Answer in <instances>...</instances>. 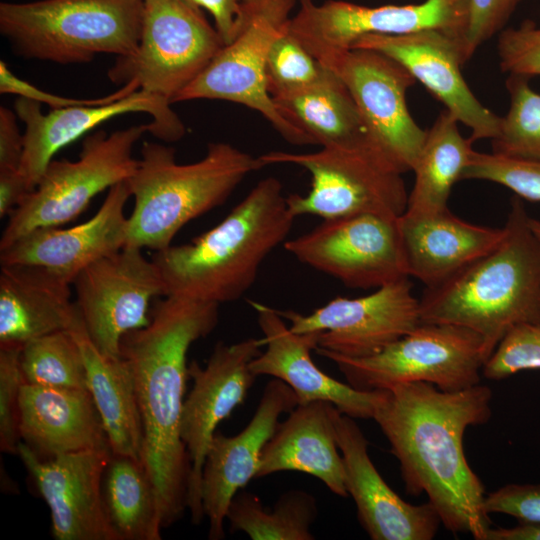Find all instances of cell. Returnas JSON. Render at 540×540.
<instances>
[{
	"label": "cell",
	"instance_id": "6da1fadb",
	"mask_svg": "<svg viewBox=\"0 0 540 540\" xmlns=\"http://www.w3.org/2000/svg\"><path fill=\"white\" fill-rule=\"evenodd\" d=\"M373 418L400 464L406 493H425L441 524L485 540L491 519L485 489L464 452L468 427L491 417L492 391L480 383L446 392L427 382L381 389Z\"/></svg>",
	"mask_w": 540,
	"mask_h": 540
},
{
	"label": "cell",
	"instance_id": "7a4b0ae2",
	"mask_svg": "<svg viewBox=\"0 0 540 540\" xmlns=\"http://www.w3.org/2000/svg\"><path fill=\"white\" fill-rule=\"evenodd\" d=\"M216 303L166 295L150 321L125 334L120 357L133 374L143 427L141 463L157 495L162 527L187 509L190 459L180 436L190 346L218 323Z\"/></svg>",
	"mask_w": 540,
	"mask_h": 540
},
{
	"label": "cell",
	"instance_id": "3957f363",
	"mask_svg": "<svg viewBox=\"0 0 540 540\" xmlns=\"http://www.w3.org/2000/svg\"><path fill=\"white\" fill-rule=\"evenodd\" d=\"M513 198L496 248L443 283L425 288L421 322L453 324L481 336L487 359L515 326L540 324V239Z\"/></svg>",
	"mask_w": 540,
	"mask_h": 540
},
{
	"label": "cell",
	"instance_id": "277c9868",
	"mask_svg": "<svg viewBox=\"0 0 540 540\" xmlns=\"http://www.w3.org/2000/svg\"><path fill=\"white\" fill-rule=\"evenodd\" d=\"M294 219L280 181H259L215 227L190 243L155 251L166 295L218 305L239 299L266 257L285 242Z\"/></svg>",
	"mask_w": 540,
	"mask_h": 540
},
{
	"label": "cell",
	"instance_id": "5b68a950",
	"mask_svg": "<svg viewBox=\"0 0 540 540\" xmlns=\"http://www.w3.org/2000/svg\"><path fill=\"white\" fill-rule=\"evenodd\" d=\"M258 157L216 142L193 163L176 162L173 148L145 142L127 180L134 208L128 216L126 245L160 251L172 245L191 220L222 205L250 173L262 168Z\"/></svg>",
	"mask_w": 540,
	"mask_h": 540
},
{
	"label": "cell",
	"instance_id": "8992f818",
	"mask_svg": "<svg viewBox=\"0 0 540 540\" xmlns=\"http://www.w3.org/2000/svg\"><path fill=\"white\" fill-rule=\"evenodd\" d=\"M144 0H38L0 4V31L29 59L85 63L99 54L132 55Z\"/></svg>",
	"mask_w": 540,
	"mask_h": 540
},
{
	"label": "cell",
	"instance_id": "52a82bcc",
	"mask_svg": "<svg viewBox=\"0 0 540 540\" xmlns=\"http://www.w3.org/2000/svg\"><path fill=\"white\" fill-rule=\"evenodd\" d=\"M262 166L293 164L311 175L306 195L286 197L289 212L336 219L364 213L401 216L408 203L402 172L368 137L309 153L270 151Z\"/></svg>",
	"mask_w": 540,
	"mask_h": 540
},
{
	"label": "cell",
	"instance_id": "ba28073f",
	"mask_svg": "<svg viewBox=\"0 0 540 540\" xmlns=\"http://www.w3.org/2000/svg\"><path fill=\"white\" fill-rule=\"evenodd\" d=\"M146 132H150V124L110 134L100 130L84 139L77 160L53 159L34 190L8 217L0 250L34 229L74 220L96 195L127 181L137 166L134 147Z\"/></svg>",
	"mask_w": 540,
	"mask_h": 540
},
{
	"label": "cell",
	"instance_id": "9c48e42d",
	"mask_svg": "<svg viewBox=\"0 0 540 540\" xmlns=\"http://www.w3.org/2000/svg\"><path fill=\"white\" fill-rule=\"evenodd\" d=\"M333 361L347 383L361 391L427 382L455 392L480 383L487 357L476 332L453 324L421 322L406 336L368 357L317 352Z\"/></svg>",
	"mask_w": 540,
	"mask_h": 540
},
{
	"label": "cell",
	"instance_id": "30bf717a",
	"mask_svg": "<svg viewBox=\"0 0 540 540\" xmlns=\"http://www.w3.org/2000/svg\"><path fill=\"white\" fill-rule=\"evenodd\" d=\"M224 46L201 8L190 0H144L136 51L108 72L115 83L135 81L170 103Z\"/></svg>",
	"mask_w": 540,
	"mask_h": 540
},
{
	"label": "cell",
	"instance_id": "8fae6325",
	"mask_svg": "<svg viewBox=\"0 0 540 540\" xmlns=\"http://www.w3.org/2000/svg\"><path fill=\"white\" fill-rule=\"evenodd\" d=\"M295 0H243L241 28L174 102L223 100L260 113L288 142L311 144L308 137L277 109L268 90L270 48L286 28Z\"/></svg>",
	"mask_w": 540,
	"mask_h": 540
},
{
	"label": "cell",
	"instance_id": "7c38bea8",
	"mask_svg": "<svg viewBox=\"0 0 540 540\" xmlns=\"http://www.w3.org/2000/svg\"><path fill=\"white\" fill-rule=\"evenodd\" d=\"M469 0H424L418 4L369 7L342 0H299L288 31L325 68L363 36L437 30L465 43Z\"/></svg>",
	"mask_w": 540,
	"mask_h": 540
},
{
	"label": "cell",
	"instance_id": "4fadbf2b",
	"mask_svg": "<svg viewBox=\"0 0 540 540\" xmlns=\"http://www.w3.org/2000/svg\"><path fill=\"white\" fill-rule=\"evenodd\" d=\"M142 250L125 245L88 265L73 281L85 331L106 356L120 357L123 336L147 325L151 301L166 295L157 265Z\"/></svg>",
	"mask_w": 540,
	"mask_h": 540
},
{
	"label": "cell",
	"instance_id": "5bb4252c",
	"mask_svg": "<svg viewBox=\"0 0 540 540\" xmlns=\"http://www.w3.org/2000/svg\"><path fill=\"white\" fill-rule=\"evenodd\" d=\"M399 217L364 213L324 219L284 242L301 263L350 288H379L407 276Z\"/></svg>",
	"mask_w": 540,
	"mask_h": 540
},
{
	"label": "cell",
	"instance_id": "9a60e30c",
	"mask_svg": "<svg viewBox=\"0 0 540 540\" xmlns=\"http://www.w3.org/2000/svg\"><path fill=\"white\" fill-rule=\"evenodd\" d=\"M408 276L389 282L366 296L336 297L304 315L279 313L292 332L318 333L316 352L348 358L368 357L409 334L421 323L420 301Z\"/></svg>",
	"mask_w": 540,
	"mask_h": 540
},
{
	"label": "cell",
	"instance_id": "2e32d148",
	"mask_svg": "<svg viewBox=\"0 0 540 540\" xmlns=\"http://www.w3.org/2000/svg\"><path fill=\"white\" fill-rule=\"evenodd\" d=\"M261 339L247 338L225 344L218 342L205 367L195 360L188 364L192 389L184 399L180 436L189 459L187 509L191 520L199 524L204 518L201 501V477L209 444L217 426L244 403L256 376L251 361L261 353Z\"/></svg>",
	"mask_w": 540,
	"mask_h": 540
},
{
	"label": "cell",
	"instance_id": "e0dca14e",
	"mask_svg": "<svg viewBox=\"0 0 540 540\" xmlns=\"http://www.w3.org/2000/svg\"><path fill=\"white\" fill-rule=\"evenodd\" d=\"M329 69L349 89L370 141L402 173L412 171L427 136L407 105L415 78L392 58L361 48L348 50Z\"/></svg>",
	"mask_w": 540,
	"mask_h": 540
},
{
	"label": "cell",
	"instance_id": "ac0fdd59",
	"mask_svg": "<svg viewBox=\"0 0 540 540\" xmlns=\"http://www.w3.org/2000/svg\"><path fill=\"white\" fill-rule=\"evenodd\" d=\"M17 455L47 503L57 540H121L104 502L103 477L110 448L38 457L24 442Z\"/></svg>",
	"mask_w": 540,
	"mask_h": 540
},
{
	"label": "cell",
	"instance_id": "d6986e66",
	"mask_svg": "<svg viewBox=\"0 0 540 540\" xmlns=\"http://www.w3.org/2000/svg\"><path fill=\"white\" fill-rule=\"evenodd\" d=\"M170 104L155 94L138 89L107 103L52 109L43 113L41 103L19 97L14 108L24 123L20 172L34 190L58 151L105 121L127 113L150 114V133L161 140L177 141L184 135L185 127Z\"/></svg>",
	"mask_w": 540,
	"mask_h": 540
},
{
	"label": "cell",
	"instance_id": "ffe728a7",
	"mask_svg": "<svg viewBox=\"0 0 540 540\" xmlns=\"http://www.w3.org/2000/svg\"><path fill=\"white\" fill-rule=\"evenodd\" d=\"M353 48L382 53L401 64L417 82L445 106L459 123L471 130L473 142L497 136L501 116L485 107L461 72L467 62L461 40L437 30L402 35H366Z\"/></svg>",
	"mask_w": 540,
	"mask_h": 540
},
{
	"label": "cell",
	"instance_id": "44dd1931",
	"mask_svg": "<svg viewBox=\"0 0 540 540\" xmlns=\"http://www.w3.org/2000/svg\"><path fill=\"white\" fill-rule=\"evenodd\" d=\"M298 405L294 391L273 378L262 393L247 426L235 436L215 433L208 447L201 477V501L211 540L225 536L228 507L238 491L256 479L261 455L275 433L279 417Z\"/></svg>",
	"mask_w": 540,
	"mask_h": 540
},
{
	"label": "cell",
	"instance_id": "7402d4cb",
	"mask_svg": "<svg viewBox=\"0 0 540 540\" xmlns=\"http://www.w3.org/2000/svg\"><path fill=\"white\" fill-rule=\"evenodd\" d=\"M257 314L266 349L250 363L252 373L272 376L285 382L295 393L298 404L325 401L354 419H372L382 390L361 391L324 373L313 361L312 350L318 333L298 334L290 330L279 310L261 302L249 301Z\"/></svg>",
	"mask_w": 540,
	"mask_h": 540
},
{
	"label": "cell",
	"instance_id": "603a6c76",
	"mask_svg": "<svg viewBox=\"0 0 540 540\" xmlns=\"http://www.w3.org/2000/svg\"><path fill=\"white\" fill-rule=\"evenodd\" d=\"M338 446L345 468V486L358 520L372 540H431L440 517L429 503L404 501L382 478L368 454V441L355 419L333 411Z\"/></svg>",
	"mask_w": 540,
	"mask_h": 540
},
{
	"label": "cell",
	"instance_id": "cb8c5ba5",
	"mask_svg": "<svg viewBox=\"0 0 540 540\" xmlns=\"http://www.w3.org/2000/svg\"><path fill=\"white\" fill-rule=\"evenodd\" d=\"M130 197L127 181L115 184L93 217L65 229L43 227L28 232L0 250L1 264L43 267L73 284L88 265L126 245L124 210Z\"/></svg>",
	"mask_w": 540,
	"mask_h": 540
},
{
	"label": "cell",
	"instance_id": "d4e9b609",
	"mask_svg": "<svg viewBox=\"0 0 540 540\" xmlns=\"http://www.w3.org/2000/svg\"><path fill=\"white\" fill-rule=\"evenodd\" d=\"M406 273L425 288L448 280L502 241L505 228L469 223L449 208L428 214L404 212L399 217Z\"/></svg>",
	"mask_w": 540,
	"mask_h": 540
},
{
	"label": "cell",
	"instance_id": "484cf974",
	"mask_svg": "<svg viewBox=\"0 0 540 540\" xmlns=\"http://www.w3.org/2000/svg\"><path fill=\"white\" fill-rule=\"evenodd\" d=\"M19 434L41 459L110 448L89 390L46 387L24 381L19 397Z\"/></svg>",
	"mask_w": 540,
	"mask_h": 540
},
{
	"label": "cell",
	"instance_id": "4316f807",
	"mask_svg": "<svg viewBox=\"0 0 540 540\" xmlns=\"http://www.w3.org/2000/svg\"><path fill=\"white\" fill-rule=\"evenodd\" d=\"M72 283L43 267L1 264L0 346L71 330L80 320L71 300Z\"/></svg>",
	"mask_w": 540,
	"mask_h": 540
},
{
	"label": "cell",
	"instance_id": "83f0119b",
	"mask_svg": "<svg viewBox=\"0 0 540 540\" xmlns=\"http://www.w3.org/2000/svg\"><path fill=\"white\" fill-rule=\"evenodd\" d=\"M334 408L329 402L314 401L289 412L263 449L256 479L282 471L302 472L322 481L337 496L347 497Z\"/></svg>",
	"mask_w": 540,
	"mask_h": 540
},
{
	"label": "cell",
	"instance_id": "f1b7e54d",
	"mask_svg": "<svg viewBox=\"0 0 540 540\" xmlns=\"http://www.w3.org/2000/svg\"><path fill=\"white\" fill-rule=\"evenodd\" d=\"M85 361L88 390L101 417L112 454L141 461L143 427L135 382L122 357L101 353L82 320L72 329Z\"/></svg>",
	"mask_w": 540,
	"mask_h": 540
},
{
	"label": "cell",
	"instance_id": "f546056e",
	"mask_svg": "<svg viewBox=\"0 0 540 540\" xmlns=\"http://www.w3.org/2000/svg\"><path fill=\"white\" fill-rule=\"evenodd\" d=\"M279 112L321 147L346 145L367 137L355 101L340 76L326 69L316 81L271 95Z\"/></svg>",
	"mask_w": 540,
	"mask_h": 540
},
{
	"label": "cell",
	"instance_id": "4dcf8cb0",
	"mask_svg": "<svg viewBox=\"0 0 540 540\" xmlns=\"http://www.w3.org/2000/svg\"><path fill=\"white\" fill-rule=\"evenodd\" d=\"M458 120L442 111L427 136L413 168L414 184L405 212L428 214L448 209L454 184L462 180L473 152V141L462 136Z\"/></svg>",
	"mask_w": 540,
	"mask_h": 540
},
{
	"label": "cell",
	"instance_id": "1f68e13d",
	"mask_svg": "<svg viewBox=\"0 0 540 540\" xmlns=\"http://www.w3.org/2000/svg\"><path fill=\"white\" fill-rule=\"evenodd\" d=\"M103 496L121 540L161 539L158 498L141 461L112 454L103 477Z\"/></svg>",
	"mask_w": 540,
	"mask_h": 540
},
{
	"label": "cell",
	"instance_id": "d6a6232c",
	"mask_svg": "<svg viewBox=\"0 0 540 540\" xmlns=\"http://www.w3.org/2000/svg\"><path fill=\"white\" fill-rule=\"evenodd\" d=\"M318 514L315 497L303 490L283 493L272 509L261 499L241 489L226 514L231 532H243L252 540H313L311 527Z\"/></svg>",
	"mask_w": 540,
	"mask_h": 540
},
{
	"label": "cell",
	"instance_id": "836d02e7",
	"mask_svg": "<svg viewBox=\"0 0 540 540\" xmlns=\"http://www.w3.org/2000/svg\"><path fill=\"white\" fill-rule=\"evenodd\" d=\"M20 364L26 383L88 390L85 361L71 330L28 341L22 346Z\"/></svg>",
	"mask_w": 540,
	"mask_h": 540
},
{
	"label": "cell",
	"instance_id": "e575fe53",
	"mask_svg": "<svg viewBox=\"0 0 540 540\" xmlns=\"http://www.w3.org/2000/svg\"><path fill=\"white\" fill-rule=\"evenodd\" d=\"M506 88L510 104L491 140L492 152L540 160V93L531 88L528 78L512 74Z\"/></svg>",
	"mask_w": 540,
	"mask_h": 540
},
{
	"label": "cell",
	"instance_id": "d590c367",
	"mask_svg": "<svg viewBox=\"0 0 540 540\" xmlns=\"http://www.w3.org/2000/svg\"><path fill=\"white\" fill-rule=\"evenodd\" d=\"M486 180L505 186L518 197L540 202V160L473 150L462 180Z\"/></svg>",
	"mask_w": 540,
	"mask_h": 540
},
{
	"label": "cell",
	"instance_id": "8d00e7d4",
	"mask_svg": "<svg viewBox=\"0 0 540 540\" xmlns=\"http://www.w3.org/2000/svg\"><path fill=\"white\" fill-rule=\"evenodd\" d=\"M327 68L286 28L274 40L267 59L269 93L306 86L319 79Z\"/></svg>",
	"mask_w": 540,
	"mask_h": 540
},
{
	"label": "cell",
	"instance_id": "74e56055",
	"mask_svg": "<svg viewBox=\"0 0 540 540\" xmlns=\"http://www.w3.org/2000/svg\"><path fill=\"white\" fill-rule=\"evenodd\" d=\"M540 369V324H520L500 341L482 368L490 380H502L523 370Z\"/></svg>",
	"mask_w": 540,
	"mask_h": 540
},
{
	"label": "cell",
	"instance_id": "f35d334b",
	"mask_svg": "<svg viewBox=\"0 0 540 540\" xmlns=\"http://www.w3.org/2000/svg\"><path fill=\"white\" fill-rule=\"evenodd\" d=\"M21 349L19 346H0V449L16 455L21 441L19 397L24 383Z\"/></svg>",
	"mask_w": 540,
	"mask_h": 540
},
{
	"label": "cell",
	"instance_id": "ab89813d",
	"mask_svg": "<svg viewBox=\"0 0 540 540\" xmlns=\"http://www.w3.org/2000/svg\"><path fill=\"white\" fill-rule=\"evenodd\" d=\"M501 70L526 78L540 76V27L526 21L503 29L497 45Z\"/></svg>",
	"mask_w": 540,
	"mask_h": 540
},
{
	"label": "cell",
	"instance_id": "60d3db41",
	"mask_svg": "<svg viewBox=\"0 0 540 540\" xmlns=\"http://www.w3.org/2000/svg\"><path fill=\"white\" fill-rule=\"evenodd\" d=\"M520 0H469L464 53L468 61L476 50L500 33Z\"/></svg>",
	"mask_w": 540,
	"mask_h": 540
},
{
	"label": "cell",
	"instance_id": "b9f144b4",
	"mask_svg": "<svg viewBox=\"0 0 540 540\" xmlns=\"http://www.w3.org/2000/svg\"><path fill=\"white\" fill-rule=\"evenodd\" d=\"M138 89L140 88L137 82L130 81L124 84L116 92L99 98L78 99L63 97L43 91L35 85L24 81L11 72L4 61L0 62V92L2 94H16L19 97L27 98L39 103H45L52 109L103 104L120 99Z\"/></svg>",
	"mask_w": 540,
	"mask_h": 540
},
{
	"label": "cell",
	"instance_id": "7bdbcfd3",
	"mask_svg": "<svg viewBox=\"0 0 540 540\" xmlns=\"http://www.w3.org/2000/svg\"><path fill=\"white\" fill-rule=\"evenodd\" d=\"M486 513H502L519 522L540 523V484H508L486 495Z\"/></svg>",
	"mask_w": 540,
	"mask_h": 540
},
{
	"label": "cell",
	"instance_id": "ee69618b",
	"mask_svg": "<svg viewBox=\"0 0 540 540\" xmlns=\"http://www.w3.org/2000/svg\"><path fill=\"white\" fill-rule=\"evenodd\" d=\"M17 114L0 108V170H20L24 152V135L20 133Z\"/></svg>",
	"mask_w": 540,
	"mask_h": 540
},
{
	"label": "cell",
	"instance_id": "f6af8a7d",
	"mask_svg": "<svg viewBox=\"0 0 540 540\" xmlns=\"http://www.w3.org/2000/svg\"><path fill=\"white\" fill-rule=\"evenodd\" d=\"M208 11L224 45L231 43L241 28L243 0H190Z\"/></svg>",
	"mask_w": 540,
	"mask_h": 540
},
{
	"label": "cell",
	"instance_id": "bcb514c9",
	"mask_svg": "<svg viewBox=\"0 0 540 540\" xmlns=\"http://www.w3.org/2000/svg\"><path fill=\"white\" fill-rule=\"evenodd\" d=\"M31 191L20 170H0V217H9Z\"/></svg>",
	"mask_w": 540,
	"mask_h": 540
},
{
	"label": "cell",
	"instance_id": "7dc6e473",
	"mask_svg": "<svg viewBox=\"0 0 540 540\" xmlns=\"http://www.w3.org/2000/svg\"><path fill=\"white\" fill-rule=\"evenodd\" d=\"M485 540H540V523L519 522L509 528L490 527Z\"/></svg>",
	"mask_w": 540,
	"mask_h": 540
},
{
	"label": "cell",
	"instance_id": "c3c4849f",
	"mask_svg": "<svg viewBox=\"0 0 540 540\" xmlns=\"http://www.w3.org/2000/svg\"><path fill=\"white\" fill-rule=\"evenodd\" d=\"M528 224L532 232L540 239V220L529 217Z\"/></svg>",
	"mask_w": 540,
	"mask_h": 540
}]
</instances>
